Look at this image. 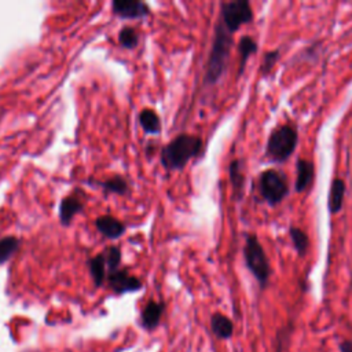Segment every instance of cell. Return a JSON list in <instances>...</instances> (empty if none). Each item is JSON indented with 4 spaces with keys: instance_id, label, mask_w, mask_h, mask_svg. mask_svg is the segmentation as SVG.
I'll use <instances>...</instances> for the list:
<instances>
[{
    "instance_id": "6da1fadb",
    "label": "cell",
    "mask_w": 352,
    "mask_h": 352,
    "mask_svg": "<svg viewBox=\"0 0 352 352\" xmlns=\"http://www.w3.org/2000/svg\"><path fill=\"white\" fill-rule=\"evenodd\" d=\"M202 150V139L190 133H180L161 150V165L168 170H180Z\"/></svg>"
},
{
    "instance_id": "7a4b0ae2",
    "label": "cell",
    "mask_w": 352,
    "mask_h": 352,
    "mask_svg": "<svg viewBox=\"0 0 352 352\" xmlns=\"http://www.w3.org/2000/svg\"><path fill=\"white\" fill-rule=\"evenodd\" d=\"M231 44H232V34L219 21L214 28V37H213L212 48H210L208 63H206V72H205L206 84H216L224 74L227 69L228 58H230Z\"/></svg>"
},
{
    "instance_id": "3957f363",
    "label": "cell",
    "mask_w": 352,
    "mask_h": 352,
    "mask_svg": "<svg viewBox=\"0 0 352 352\" xmlns=\"http://www.w3.org/2000/svg\"><path fill=\"white\" fill-rule=\"evenodd\" d=\"M243 258L248 270L256 278L260 287L264 289L271 275V265L263 245L256 234H249L243 246Z\"/></svg>"
},
{
    "instance_id": "277c9868",
    "label": "cell",
    "mask_w": 352,
    "mask_h": 352,
    "mask_svg": "<svg viewBox=\"0 0 352 352\" xmlns=\"http://www.w3.org/2000/svg\"><path fill=\"white\" fill-rule=\"evenodd\" d=\"M298 135L292 125H280L274 129L268 138L265 155L272 162H285L296 150Z\"/></svg>"
},
{
    "instance_id": "5b68a950",
    "label": "cell",
    "mask_w": 352,
    "mask_h": 352,
    "mask_svg": "<svg viewBox=\"0 0 352 352\" xmlns=\"http://www.w3.org/2000/svg\"><path fill=\"white\" fill-rule=\"evenodd\" d=\"M253 10L249 1L246 0H232L223 1L220 4V22L224 28L232 34L242 25L252 22Z\"/></svg>"
},
{
    "instance_id": "8992f818",
    "label": "cell",
    "mask_w": 352,
    "mask_h": 352,
    "mask_svg": "<svg viewBox=\"0 0 352 352\" xmlns=\"http://www.w3.org/2000/svg\"><path fill=\"white\" fill-rule=\"evenodd\" d=\"M258 190L263 199L270 205H278L289 192L286 179L275 169H267L260 175Z\"/></svg>"
},
{
    "instance_id": "52a82bcc",
    "label": "cell",
    "mask_w": 352,
    "mask_h": 352,
    "mask_svg": "<svg viewBox=\"0 0 352 352\" xmlns=\"http://www.w3.org/2000/svg\"><path fill=\"white\" fill-rule=\"evenodd\" d=\"M106 283L117 294L136 292V290L142 289V286H143L142 280L139 278L131 275L125 268H122V270L118 268V270L110 272L106 278Z\"/></svg>"
},
{
    "instance_id": "ba28073f",
    "label": "cell",
    "mask_w": 352,
    "mask_h": 352,
    "mask_svg": "<svg viewBox=\"0 0 352 352\" xmlns=\"http://www.w3.org/2000/svg\"><path fill=\"white\" fill-rule=\"evenodd\" d=\"M111 11L122 19H140L150 14V7L140 0H116L111 3Z\"/></svg>"
},
{
    "instance_id": "9c48e42d",
    "label": "cell",
    "mask_w": 352,
    "mask_h": 352,
    "mask_svg": "<svg viewBox=\"0 0 352 352\" xmlns=\"http://www.w3.org/2000/svg\"><path fill=\"white\" fill-rule=\"evenodd\" d=\"M84 209V201L81 199V195L77 192L66 195L60 204H59V221L62 226L67 227L72 224L73 219L81 213Z\"/></svg>"
},
{
    "instance_id": "30bf717a",
    "label": "cell",
    "mask_w": 352,
    "mask_h": 352,
    "mask_svg": "<svg viewBox=\"0 0 352 352\" xmlns=\"http://www.w3.org/2000/svg\"><path fill=\"white\" fill-rule=\"evenodd\" d=\"M164 311H165V304L162 301L150 300L144 305V308L142 309V314H140L142 327L146 330H154L158 326Z\"/></svg>"
},
{
    "instance_id": "8fae6325",
    "label": "cell",
    "mask_w": 352,
    "mask_h": 352,
    "mask_svg": "<svg viewBox=\"0 0 352 352\" xmlns=\"http://www.w3.org/2000/svg\"><path fill=\"white\" fill-rule=\"evenodd\" d=\"M95 226L98 231L107 239H117L125 232V224L110 214L99 216L95 220Z\"/></svg>"
},
{
    "instance_id": "7c38bea8",
    "label": "cell",
    "mask_w": 352,
    "mask_h": 352,
    "mask_svg": "<svg viewBox=\"0 0 352 352\" xmlns=\"http://www.w3.org/2000/svg\"><path fill=\"white\" fill-rule=\"evenodd\" d=\"M297 177H296V191L297 192H304L305 190H308L314 182V176H315V166L312 164V161L305 160V158H300L297 161Z\"/></svg>"
},
{
    "instance_id": "4fadbf2b",
    "label": "cell",
    "mask_w": 352,
    "mask_h": 352,
    "mask_svg": "<svg viewBox=\"0 0 352 352\" xmlns=\"http://www.w3.org/2000/svg\"><path fill=\"white\" fill-rule=\"evenodd\" d=\"M344 197H345V183L342 179L336 177L333 179L330 184V191H329V210L330 213L336 214L341 210L342 204H344Z\"/></svg>"
},
{
    "instance_id": "5bb4252c",
    "label": "cell",
    "mask_w": 352,
    "mask_h": 352,
    "mask_svg": "<svg viewBox=\"0 0 352 352\" xmlns=\"http://www.w3.org/2000/svg\"><path fill=\"white\" fill-rule=\"evenodd\" d=\"M210 327H212V331L214 333V336L219 338H223V340L230 338L234 333L232 320L220 312H216L212 315Z\"/></svg>"
},
{
    "instance_id": "9a60e30c",
    "label": "cell",
    "mask_w": 352,
    "mask_h": 352,
    "mask_svg": "<svg viewBox=\"0 0 352 352\" xmlns=\"http://www.w3.org/2000/svg\"><path fill=\"white\" fill-rule=\"evenodd\" d=\"M88 268H89V274L94 279L95 286H102L106 282V276H107V265L106 261L102 256V253H99L98 256H94L88 260Z\"/></svg>"
},
{
    "instance_id": "2e32d148",
    "label": "cell",
    "mask_w": 352,
    "mask_h": 352,
    "mask_svg": "<svg viewBox=\"0 0 352 352\" xmlns=\"http://www.w3.org/2000/svg\"><path fill=\"white\" fill-rule=\"evenodd\" d=\"M139 124L147 133H158L161 131V122L158 114L153 109H143L139 113Z\"/></svg>"
},
{
    "instance_id": "e0dca14e",
    "label": "cell",
    "mask_w": 352,
    "mask_h": 352,
    "mask_svg": "<svg viewBox=\"0 0 352 352\" xmlns=\"http://www.w3.org/2000/svg\"><path fill=\"white\" fill-rule=\"evenodd\" d=\"M230 182L234 190V195L239 199V197L243 192V184H245V177L242 173V166H241V160H232L230 164Z\"/></svg>"
},
{
    "instance_id": "ac0fdd59",
    "label": "cell",
    "mask_w": 352,
    "mask_h": 352,
    "mask_svg": "<svg viewBox=\"0 0 352 352\" xmlns=\"http://www.w3.org/2000/svg\"><path fill=\"white\" fill-rule=\"evenodd\" d=\"M256 51H257V44H256V41L250 36H243L239 40V44H238V54H239V70H238V74H241L243 72L245 65H246L249 56L252 54H254Z\"/></svg>"
},
{
    "instance_id": "d6986e66",
    "label": "cell",
    "mask_w": 352,
    "mask_h": 352,
    "mask_svg": "<svg viewBox=\"0 0 352 352\" xmlns=\"http://www.w3.org/2000/svg\"><path fill=\"white\" fill-rule=\"evenodd\" d=\"M106 192H113L117 195H124L128 192V182L120 176V175H114L110 179L104 180V182H99L98 183Z\"/></svg>"
},
{
    "instance_id": "ffe728a7",
    "label": "cell",
    "mask_w": 352,
    "mask_h": 352,
    "mask_svg": "<svg viewBox=\"0 0 352 352\" xmlns=\"http://www.w3.org/2000/svg\"><path fill=\"white\" fill-rule=\"evenodd\" d=\"M19 248V239L14 235L0 238V264L10 260Z\"/></svg>"
},
{
    "instance_id": "44dd1931",
    "label": "cell",
    "mask_w": 352,
    "mask_h": 352,
    "mask_svg": "<svg viewBox=\"0 0 352 352\" xmlns=\"http://www.w3.org/2000/svg\"><path fill=\"white\" fill-rule=\"evenodd\" d=\"M289 235H290V239H292L293 246L297 250V253L300 256H304L307 253L308 243H309L308 235L298 227H290L289 228Z\"/></svg>"
},
{
    "instance_id": "7402d4cb",
    "label": "cell",
    "mask_w": 352,
    "mask_h": 352,
    "mask_svg": "<svg viewBox=\"0 0 352 352\" xmlns=\"http://www.w3.org/2000/svg\"><path fill=\"white\" fill-rule=\"evenodd\" d=\"M102 256L106 261L107 265V275L116 270H118L120 264H121V250L118 246H107L103 252ZM107 278V276H106Z\"/></svg>"
},
{
    "instance_id": "603a6c76",
    "label": "cell",
    "mask_w": 352,
    "mask_h": 352,
    "mask_svg": "<svg viewBox=\"0 0 352 352\" xmlns=\"http://www.w3.org/2000/svg\"><path fill=\"white\" fill-rule=\"evenodd\" d=\"M118 43L128 50H133L138 47L139 43V34L136 33V30L131 26H124L120 32H118Z\"/></svg>"
},
{
    "instance_id": "cb8c5ba5",
    "label": "cell",
    "mask_w": 352,
    "mask_h": 352,
    "mask_svg": "<svg viewBox=\"0 0 352 352\" xmlns=\"http://www.w3.org/2000/svg\"><path fill=\"white\" fill-rule=\"evenodd\" d=\"M278 58H279V51L278 50H272V51L265 52V55L263 58V65H261V72H263L264 76L268 74L274 69Z\"/></svg>"
},
{
    "instance_id": "d4e9b609",
    "label": "cell",
    "mask_w": 352,
    "mask_h": 352,
    "mask_svg": "<svg viewBox=\"0 0 352 352\" xmlns=\"http://www.w3.org/2000/svg\"><path fill=\"white\" fill-rule=\"evenodd\" d=\"M340 352H352V341L345 340L340 344Z\"/></svg>"
}]
</instances>
